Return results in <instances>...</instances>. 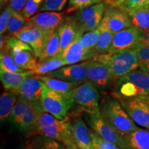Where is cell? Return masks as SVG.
<instances>
[{
    "instance_id": "12",
    "label": "cell",
    "mask_w": 149,
    "mask_h": 149,
    "mask_svg": "<svg viewBox=\"0 0 149 149\" xmlns=\"http://www.w3.org/2000/svg\"><path fill=\"white\" fill-rule=\"evenodd\" d=\"M88 64L89 60L75 64L68 65L61 67L59 69L56 70L46 75L69 82L81 84L88 80L87 73Z\"/></svg>"
},
{
    "instance_id": "35",
    "label": "cell",
    "mask_w": 149,
    "mask_h": 149,
    "mask_svg": "<svg viewBox=\"0 0 149 149\" xmlns=\"http://www.w3.org/2000/svg\"><path fill=\"white\" fill-rule=\"evenodd\" d=\"M103 1L104 0H69L65 13H71L91 6L102 3Z\"/></svg>"
},
{
    "instance_id": "37",
    "label": "cell",
    "mask_w": 149,
    "mask_h": 149,
    "mask_svg": "<svg viewBox=\"0 0 149 149\" xmlns=\"http://www.w3.org/2000/svg\"><path fill=\"white\" fill-rule=\"evenodd\" d=\"M139 69L149 74V46L141 45L137 49Z\"/></svg>"
},
{
    "instance_id": "2",
    "label": "cell",
    "mask_w": 149,
    "mask_h": 149,
    "mask_svg": "<svg viewBox=\"0 0 149 149\" xmlns=\"http://www.w3.org/2000/svg\"><path fill=\"white\" fill-rule=\"evenodd\" d=\"M100 111L104 118L122 135L129 133L138 128L115 97L108 96L100 102Z\"/></svg>"
},
{
    "instance_id": "46",
    "label": "cell",
    "mask_w": 149,
    "mask_h": 149,
    "mask_svg": "<svg viewBox=\"0 0 149 149\" xmlns=\"http://www.w3.org/2000/svg\"><path fill=\"white\" fill-rule=\"evenodd\" d=\"M0 1H1V8H2V6H3L7 4V3H8V0H0Z\"/></svg>"
},
{
    "instance_id": "23",
    "label": "cell",
    "mask_w": 149,
    "mask_h": 149,
    "mask_svg": "<svg viewBox=\"0 0 149 149\" xmlns=\"http://www.w3.org/2000/svg\"><path fill=\"white\" fill-rule=\"evenodd\" d=\"M31 75L33 74L31 71L12 72L0 70V79L5 91H18L24 80Z\"/></svg>"
},
{
    "instance_id": "26",
    "label": "cell",
    "mask_w": 149,
    "mask_h": 149,
    "mask_svg": "<svg viewBox=\"0 0 149 149\" xmlns=\"http://www.w3.org/2000/svg\"><path fill=\"white\" fill-rule=\"evenodd\" d=\"M28 149H66L60 141L42 135L29 137Z\"/></svg>"
},
{
    "instance_id": "11",
    "label": "cell",
    "mask_w": 149,
    "mask_h": 149,
    "mask_svg": "<svg viewBox=\"0 0 149 149\" xmlns=\"http://www.w3.org/2000/svg\"><path fill=\"white\" fill-rule=\"evenodd\" d=\"M85 116H86L85 119L91 130L103 139L120 147L122 141V134L118 133L104 118L101 112L97 113H85Z\"/></svg>"
},
{
    "instance_id": "30",
    "label": "cell",
    "mask_w": 149,
    "mask_h": 149,
    "mask_svg": "<svg viewBox=\"0 0 149 149\" xmlns=\"http://www.w3.org/2000/svg\"><path fill=\"white\" fill-rule=\"evenodd\" d=\"M127 13L133 26L144 32L149 30V4Z\"/></svg>"
},
{
    "instance_id": "36",
    "label": "cell",
    "mask_w": 149,
    "mask_h": 149,
    "mask_svg": "<svg viewBox=\"0 0 149 149\" xmlns=\"http://www.w3.org/2000/svg\"><path fill=\"white\" fill-rule=\"evenodd\" d=\"M69 0H44L40 12H61L67 6Z\"/></svg>"
},
{
    "instance_id": "6",
    "label": "cell",
    "mask_w": 149,
    "mask_h": 149,
    "mask_svg": "<svg viewBox=\"0 0 149 149\" xmlns=\"http://www.w3.org/2000/svg\"><path fill=\"white\" fill-rule=\"evenodd\" d=\"M87 76L88 81L94 84L100 93L113 90L117 81L109 66L99 55L89 60Z\"/></svg>"
},
{
    "instance_id": "21",
    "label": "cell",
    "mask_w": 149,
    "mask_h": 149,
    "mask_svg": "<svg viewBox=\"0 0 149 149\" xmlns=\"http://www.w3.org/2000/svg\"><path fill=\"white\" fill-rule=\"evenodd\" d=\"M60 53V41H59V29L48 31L46 35L44 47L40 56L37 58L39 62H42Z\"/></svg>"
},
{
    "instance_id": "10",
    "label": "cell",
    "mask_w": 149,
    "mask_h": 149,
    "mask_svg": "<svg viewBox=\"0 0 149 149\" xmlns=\"http://www.w3.org/2000/svg\"><path fill=\"white\" fill-rule=\"evenodd\" d=\"M105 10L106 5L102 2L76 11L70 16L79 23L86 33L100 26Z\"/></svg>"
},
{
    "instance_id": "14",
    "label": "cell",
    "mask_w": 149,
    "mask_h": 149,
    "mask_svg": "<svg viewBox=\"0 0 149 149\" xmlns=\"http://www.w3.org/2000/svg\"><path fill=\"white\" fill-rule=\"evenodd\" d=\"M85 32L82 27L71 16H67L59 27L60 53L72 43L77 41Z\"/></svg>"
},
{
    "instance_id": "17",
    "label": "cell",
    "mask_w": 149,
    "mask_h": 149,
    "mask_svg": "<svg viewBox=\"0 0 149 149\" xmlns=\"http://www.w3.org/2000/svg\"><path fill=\"white\" fill-rule=\"evenodd\" d=\"M74 141L79 149H95L91 131L83 118L79 115H74L70 120Z\"/></svg>"
},
{
    "instance_id": "19",
    "label": "cell",
    "mask_w": 149,
    "mask_h": 149,
    "mask_svg": "<svg viewBox=\"0 0 149 149\" xmlns=\"http://www.w3.org/2000/svg\"><path fill=\"white\" fill-rule=\"evenodd\" d=\"M66 66L78 64L81 61L90 60L97 56L94 49H86L76 41L68 46L60 55Z\"/></svg>"
},
{
    "instance_id": "31",
    "label": "cell",
    "mask_w": 149,
    "mask_h": 149,
    "mask_svg": "<svg viewBox=\"0 0 149 149\" xmlns=\"http://www.w3.org/2000/svg\"><path fill=\"white\" fill-rule=\"evenodd\" d=\"M31 104L27 100L21 96L19 97L17 101L11 112L10 117H8V122L18 128Z\"/></svg>"
},
{
    "instance_id": "43",
    "label": "cell",
    "mask_w": 149,
    "mask_h": 149,
    "mask_svg": "<svg viewBox=\"0 0 149 149\" xmlns=\"http://www.w3.org/2000/svg\"><path fill=\"white\" fill-rule=\"evenodd\" d=\"M64 146H66V149H79L78 148L77 145H76L75 142H74V139H71V140L68 141V142H66L64 144Z\"/></svg>"
},
{
    "instance_id": "8",
    "label": "cell",
    "mask_w": 149,
    "mask_h": 149,
    "mask_svg": "<svg viewBox=\"0 0 149 149\" xmlns=\"http://www.w3.org/2000/svg\"><path fill=\"white\" fill-rule=\"evenodd\" d=\"M145 35L146 32L133 26L115 33L108 53L137 49L144 44Z\"/></svg>"
},
{
    "instance_id": "40",
    "label": "cell",
    "mask_w": 149,
    "mask_h": 149,
    "mask_svg": "<svg viewBox=\"0 0 149 149\" xmlns=\"http://www.w3.org/2000/svg\"><path fill=\"white\" fill-rule=\"evenodd\" d=\"M13 10L8 4L3 6L1 8L0 15V35H4L7 32V27L9 19L10 17Z\"/></svg>"
},
{
    "instance_id": "13",
    "label": "cell",
    "mask_w": 149,
    "mask_h": 149,
    "mask_svg": "<svg viewBox=\"0 0 149 149\" xmlns=\"http://www.w3.org/2000/svg\"><path fill=\"white\" fill-rule=\"evenodd\" d=\"M48 31L39 29L26 24L22 30L14 35L17 38L32 48L37 58H38L44 47L46 35Z\"/></svg>"
},
{
    "instance_id": "24",
    "label": "cell",
    "mask_w": 149,
    "mask_h": 149,
    "mask_svg": "<svg viewBox=\"0 0 149 149\" xmlns=\"http://www.w3.org/2000/svg\"><path fill=\"white\" fill-rule=\"evenodd\" d=\"M42 81L48 88L65 96H70L72 91L79 86V84L69 82L47 75H35Z\"/></svg>"
},
{
    "instance_id": "33",
    "label": "cell",
    "mask_w": 149,
    "mask_h": 149,
    "mask_svg": "<svg viewBox=\"0 0 149 149\" xmlns=\"http://www.w3.org/2000/svg\"><path fill=\"white\" fill-rule=\"evenodd\" d=\"M0 70L12 72H23L26 70L19 68L15 61L13 57L8 51H1L0 55Z\"/></svg>"
},
{
    "instance_id": "5",
    "label": "cell",
    "mask_w": 149,
    "mask_h": 149,
    "mask_svg": "<svg viewBox=\"0 0 149 149\" xmlns=\"http://www.w3.org/2000/svg\"><path fill=\"white\" fill-rule=\"evenodd\" d=\"M99 56L108 64L116 80L139 69L137 49Z\"/></svg>"
},
{
    "instance_id": "15",
    "label": "cell",
    "mask_w": 149,
    "mask_h": 149,
    "mask_svg": "<svg viewBox=\"0 0 149 149\" xmlns=\"http://www.w3.org/2000/svg\"><path fill=\"white\" fill-rule=\"evenodd\" d=\"M44 84L35 75L29 76L24 80L20 86L18 91L19 94L37 109L43 110L41 100L44 93Z\"/></svg>"
},
{
    "instance_id": "7",
    "label": "cell",
    "mask_w": 149,
    "mask_h": 149,
    "mask_svg": "<svg viewBox=\"0 0 149 149\" xmlns=\"http://www.w3.org/2000/svg\"><path fill=\"white\" fill-rule=\"evenodd\" d=\"M41 105L44 112L49 113L59 120H65L67 118L68 112L72 108L73 103L71 95H63L48 88L45 85Z\"/></svg>"
},
{
    "instance_id": "47",
    "label": "cell",
    "mask_w": 149,
    "mask_h": 149,
    "mask_svg": "<svg viewBox=\"0 0 149 149\" xmlns=\"http://www.w3.org/2000/svg\"><path fill=\"white\" fill-rule=\"evenodd\" d=\"M105 1H108V0H105Z\"/></svg>"
},
{
    "instance_id": "34",
    "label": "cell",
    "mask_w": 149,
    "mask_h": 149,
    "mask_svg": "<svg viewBox=\"0 0 149 149\" xmlns=\"http://www.w3.org/2000/svg\"><path fill=\"white\" fill-rule=\"evenodd\" d=\"M100 34V25L96 29L84 33L77 41L81 46L86 49H93L96 45Z\"/></svg>"
},
{
    "instance_id": "9",
    "label": "cell",
    "mask_w": 149,
    "mask_h": 149,
    "mask_svg": "<svg viewBox=\"0 0 149 149\" xmlns=\"http://www.w3.org/2000/svg\"><path fill=\"white\" fill-rule=\"evenodd\" d=\"M118 100L137 126L149 129V99Z\"/></svg>"
},
{
    "instance_id": "16",
    "label": "cell",
    "mask_w": 149,
    "mask_h": 149,
    "mask_svg": "<svg viewBox=\"0 0 149 149\" xmlns=\"http://www.w3.org/2000/svg\"><path fill=\"white\" fill-rule=\"evenodd\" d=\"M103 20L113 33L132 26L128 13L120 7L111 6L106 8Z\"/></svg>"
},
{
    "instance_id": "45",
    "label": "cell",
    "mask_w": 149,
    "mask_h": 149,
    "mask_svg": "<svg viewBox=\"0 0 149 149\" xmlns=\"http://www.w3.org/2000/svg\"><path fill=\"white\" fill-rule=\"evenodd\" d=\"M144 45L149 46V32L146 33V35H145V39L144 41Z\"/></svg>"
},
{
    "instance_id": "4",
    "label": "cell",
    "mask_w": 149,
    "mask_h": 149,
    "mask_svg": "<svg viewBox=\"0 0 149 149\" xmlns=\"http://www.w3.org/2000/svg\"><path fill=\"white\" fill-rule=\"evenodd\" d=\"M71 98L73 106L85 113H100V92L91 81L87 80L72 91Z\"/></svg>"
},
{
    "instance_id": "22",
    "label": "cell",
    "mask_w": 149,
    "mask_h": 149,
    "mask_svg": "<svg viewBox=\"0 0 149 149\" xmlns=\"http://www.w3.org/2000/svg\"><path fill=\"white\" fill-rule=\"evenodd\" d=\"M42 109H38L31 104L26 113L22 119L18 129L27 137H31L37 135L39 113Z\"/></svg>"
},
{
    "instance_id": "44",
    "label": "cell",
    "mask_w": 149,
    "mask_h": 149,
    "mask_svg": "<svg viewBox=\"0 0 149 149\" xmlns=\"http://www.w3.org/2000/svg\"><path fill=\"white\" fill-rule=\"evenodd\" d=\"M124 0H108L107 2L109 3V4L111 6H115L120 7L123 2H124Z\"/></svg>"
},
{
    "instance_id": "28",
    "label": "cell",
    "mask_w": 149,
    "mask_h": 149,
    "mask_svg": "<svg viewBox=\"0 0 149 149\" xmlns=\"http://www.w3.org/2000/svg\"><path fill=\"white\" fill-rule=\"evenodd\" d=\"M12 56L17 65L26 71H32L38 65V60L33 51L24 50Z\"/></svg>"
},
{
    "instance_id": "25",
    "label": "cell",
    "mask_w": 149,
    "mask_h": 149,
    "mask_svg": "<svg viewBox=\"0 0 149 149\" xmlns=\"http://www.w3.org/2000/svg\"><path fill=\"white\" fill-rule=\"evenodd\" d=\"M19 94L18 91H5L0 97V119L3 122L8 120L17 101Z\"/></svg>"
},
{
    "instance_id": "20",
    "label": "cell",
    "mask_w": 149,
    "mask_h": 149,
    "mask_svg": "<svg viewBox=\"0 0 149 149\" xmlns=\"http://www.w3.org/2000/svg\"><path fill=\"white\" fill-rule=\"evenodd\" d=\"M120 149H149V129L137 128L122 135Z\"/></svg>"
},
{
    "instance_id": "32",
    "label": "cell",
    "mask_w": 149,
    "mask_h": 149,
    "mask_svg": "<svg viewBox=\"0 0 149 149\" xmlns=\"http://www.w3.org/2000/svg\"><path fill=\"white\" fill-rule=\"evenodd\" d=\"M28 20L24 16L22 12H16L13 10L10 17L9 19L7 27V31L10 35H15L27 24Z\"/></svg>"
},
{
    "instance_id": "27",
    "label": "cell",
    "mask_w": 149,
    "mask_h": 149,
    "mask_svg": "<svg viewBox=\"0 0 149 149\" xmlns=\"http://www.w3.org/2000/svg\"><path fill=\"white\" fill-rule=\"evenodd\" d=\"M113 35L114 33L109 29L105 22L102 19V23L100 24V36L95 46L93 48L97 55H104L108 53L111 47Z\"/></svg>"
},
{
    "instance_id": "39",
    "label": "cell",
    "mask_w": 149,
    "mask_h": 149,
    "mask_svg": "<svg viewBox=\"0 0 149 149\" xmlns=\"http://www.w3.org/2000/svg\"><path fill=\"white\" fill-rule=\"evenodd\" d=\"M44 1V0H28L22 11V13L27 20L34 16L37 11H39Z\"/></svg>"
},
{
    "instance_id": "42",
    "label": "cell",
    "mask_w": 149,
    "mask_h": 149,
    "mask_svg": "<svg viewBox=\"0 0 149 149\" xmlns=\"http://www.w3.org/2000/svg\"><path fill=\"white\" fill-rule=\"evenodd\" d=\"M28 0H8V4L10 8L16 12H22Z\"/></svg>"
},
{
    "instance_id": "3",
    "label": "cell",
    "mask_w": 149,
    "mask_h": 149,
    "mask_svg": "<svg viewBox=\"0 0 149 149\" xmlns=\"http://www.w3.org/2000/svg\"><path fill=\"white\" fill-rule=\"evenodd\" d=\"M37 135L55 139L64 145L73 139L69 120H59L44 111L39 113Z\"/></svg>"
},
{
    "instance_id": "18",
    "label": "cell",
    "mask_w": 149,
    "mask_h": 149,
    "mask_svg": "<svg viewBox=\"0 0 149 149\" xmlns=\"http://www.w3.org/2000/svg\"><path fill=\"white\" fill-rule=\"evenodd\" d=\"M65 12H41L28 20L27 24L45 31L59 29L66 18Z\"/></svg>"
},
{
    "instance_id": "41",
    "label": "cell",
    "mask_w": 149,
    "mask_h": 149,
    "mask_svg": "<svg viewBox=\"0 0 149 149\" xmlns=\"http://www.w3.org/2000/svg\"><path fill=\"white\" fill-rule=\"evenodd\" d=\"M148 4L149 0H124L120 8L128 12Z\"/></svg>"
},
{
    "instance_id": "29",
    "label": "cell",
    "mask_w": 149,
    "mask_h": 149,
    "mask_svg": "<svg viewBox=\"0 0 149 149\" xmlns=\"http://www.w3.org/2000/svg\"><path fill=\"white\" fill-rule=\"evenodd\" d=\"M66 66L61 55H58L42 62H39L35 70L31 71L33 75H46L61 67Z\"/></svg>"
},
{
    "instance_id": "1",
    "label": "cell",
    "mask_w": 149,
    "mask_h": 149,
    "mask_svg": "<svg viewBox=\"0 0 149 149\" xmlns=\"http://www.w3.org/2000/svg\"><path fill=\"white\" fill-rule=\"evenodd\" d=\"M117 99H149V74L137 69L120 78L113 88Z\"/></svg>"
},
{
    "instance_id": "38",
    "label": "cell",
    "mask_w": 149,
    "mask_h": 149,
    "mask_svg": "<svg viewBox=\"0 0 149 149\" xmlns=\"http://www.w3.org/2000/svg\"><path fill=\"white\" fill-rule=\"evenodd\" d=\"M90 131L95 149H120L116 144L103 139L93 130L91 129Z\"/></svg>"
}]
</instances>
